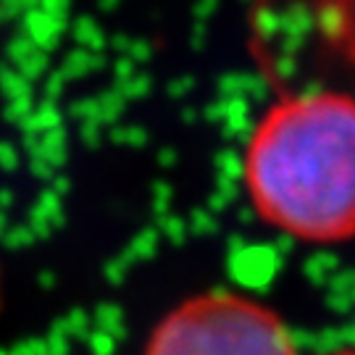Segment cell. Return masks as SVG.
Listing matches in <instances>:
<instances>
[{
    "instance_id": "6da1fadb",
    "label": "cell",
    "mask_w": 355,
    "mask_h": 355,
    "mask_svg": "<svg viewBox=\"0 0 355 355\" xmlns=\"http://www.w3.org/2000/svg\"><path fill=\"white\" fill-rule=\"evenodd\" d=\"M242 184L255 216L303 242L355 237V98L279 95L250 129Z\"/></svg>"
},
{
    "instance_id": "7a4b0ae2",
    "label": "cell",
    "mask_w": 355,
    "mask_h": 355,
    "mask_svg": "<svg viewBox=\"0 0 355 355\" xmlns=\"http://www.w3.org/2000/svg\"><path fill=\"white\" fill-rule=\"evenodd\" d=\"M148 355H295L282 318L234 292H205L155 327Z\"/></svg>"
},
{
    "instance_id": "3957f363",
    "label": "cell",
    "mask_w": 355,
    "mask_h": 355,
    "mask_svg": "<svg viewBox=\"0 0 355 355\" xmlns=\"http://www.w3.org/2000/svg\"><path fill=\"white\" fill-rule=\"evenodd\" d=\"M337 355H355V350H345V353H337Z\"/></svg>"
}]
</instances>
